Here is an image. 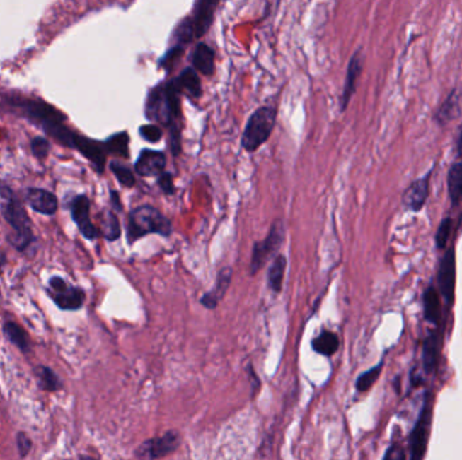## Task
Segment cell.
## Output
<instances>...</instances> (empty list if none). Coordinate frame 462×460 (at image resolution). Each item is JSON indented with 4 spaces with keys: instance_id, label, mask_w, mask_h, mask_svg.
I'll return each instance as SVG.
<instances>
[{
    "instance_id": "484cf974",
    "label": "cell",
    "mask_w": 462,
    "mask_h": 460,
    "mask_svg": "<svg viewBox=\"0 0 462 460\" xmlns=\"http://www.w3.org/2000/svg\"><path fill=\"white\" fill-rule=\"evenodd\" d=\"M120 232H122V228H120V219L115 215V212L114 211H105L103 218H102V234H103V237L110 242H114V240L120 239Z\"/></svg>"
},
{
    "instance_id": "f35d334b",
    "label": "cell",
    "mask_w": 462,
    "mask_h": 460,
    "mask_svg": "<svg viewBox=\"0 0 462 460\" xmlns=\"http://www.w3.org/2000/svg\"><path fill=\"white\" fill-rule=\"evenodd\" d=\"M68 282L65 281L64 278L61 277H52L50 281H49V288L53 290V292H64L67 288H68Z\"/></svg>"
},
{
    "instance_id": "e575fe53",
    "label": "cell",
    "mask_w": 462,
    "mask_h": 460,
    "mask_svg": "<svg viewBox=\"0 0 462 460\" xmlns=\"http://www.w3.org/2000/svg\"><path fill=\"white\" fill-rule=\"evenodd\" d=\"M181 54H183V46L175 45L169 52H166V54L160 61V66H163L165 69H171L176 62V59L181 57Z\"/></svg>"
},
{
    "instance_id": "7bdbcfd3",
    "label": "cell",
    "mask_w": 462,
    "mask_h": 460,
    "mask_svg": "<svg viewBox=\"0 0 462 460\" xmlns=\"http://www.w3.org/2000/svg\"><path fill=\"white\" fill-rule=\"evenodd\" d=\"M461 145H462V133H461Z\"/></svg>"
},
{
    "instance_id": "7a4b0ae2",
    "label": "cell",
    "mask_w": 462,
    "mask_h": 460,
    "mask_svg": "<svg viewBox=\"0 0 462 460\" xmlns=\"http://www.w3.org/2000/svg\"><path fill=\"white\" fill-rule=\"evenodd\" d=\"M180 90L176 78L151 89L148 95L145 114L149 120L166 126H176L180 118Z\"/></svg>"
},
{
    "instance_id": "ba28073f",
    "label": "cell",
    "mask_w": 462,
    "mask_h": 460,
    "mask_svg": "<svg viewBox=\"0 0 462 460\" xmlns=\"http://www.w3.org/2000/svg\"><path fill=\"white\" fill-rule=\"evenodd\" d=\"M222 0H196L195 1L194 14L191 18L195 30V38L203 37L209 31L216 8Z\"/></svg>"
},
{
    "instance_id": "603a6c76",
    "label": "cell",
    "mask_w": 462,
    "mask_h": 460,
    "mask_svg": "<svg viewBox=\"0 0 462 460\" xmlns=\"http://www.w3.org/2000/svg\"><path fill=\"white\" fill-rule=\"evenodd\" d=\"M287 269V258L277 254L268 270V286L272 292L280 293L283 289L284 273Z\"/></svg>"
},
{
    "instance_id": "4dcf8cb0",
    "label": "cell",
    "mask_w": 462,
    "mask_h": 460,
    "mask_svg": "<svg viewBox=\"0 0 462 460\" xmlns=\"http://www.w3.org/2000/svg\"><path fill=\"white\" fill-rule=\"evenodd\" d=\"M383 369V365H379L376 367H373L371 370L365 371L364 374H361L358 377L357 382H356V387L358 391H366L372 387L373 384L377 381V378L380 377V372Z\"/></svg>"
},
{
    "instance_id": "5bb4252c",
    "label": "cell",
    "mask_w": 462,
    "mask_h": 460,
    "mask_svg": "<svg viewBox=\"0 0 462 460\" xmlns=\"http://www.w3.org/2000/svg\"><path fill=\"white\" fill-rule=\"evenodd\" d=\"M429 427H430V413L429 408H425L417 421V427L411 436V458L422 459L426 454L427 440H429Z\"/></svg>"
},
{
    "instance_id": "44dd1931",
    "label": "cell",
    "mask_w": 462,
    "mask_h": 460,
    "mask_svg": "<svg viewBox=\"0 0 462 460\" xmlns=\"http://www.w3.org/2000/svg\"><path fill=\"white\" fill-rule=\"evenodd\" d=\"M311 347L319 355H334L340 348V339L334 332L325 329L316 338H313Z\"/></svg>"
},
{
    "instance_id": "9a60e30c",
    "label": "cell",
    "mask_w": 462,
    "mask_h": 460,
    "mask_svg": "<svg viewBox=\"0 0 462 460\" xmlns=\"http://www.w3.org/2000/svg\"><path fill=\"white\" fill-rule=\"evenodd\" d=\"M231 278H233V270L231 267H224L216 277V282L212 290H209L207 293H204L202 298H200V304L203 307H206L207 309H215L218 307V304L222 301L226 292L229 290V286L231 283Z\"/></svg>"
},
{
    "instance_id": "b9f144b4",
    "label": "cell",
    "mask_w": 462,
    "mask_h": 460,
    "mask_svg": "<svg viewBox=\"0 0 462 460\" xmlns=\"http://www.w3.org/2000/svg\"><path fill=\"white\" fill-rule=\"evenodd\" d=\"M7 264V256L6 254L0 250V270L3 269V266Z\"/></svg>"
},
{
    "instance_id": "30bf717a",
    "label": "cell",
    "mask_w": 462,
    "mask_h": 460,
    "mask_svg": "<svg viewBox=\"0 0 462 460\" xmlns=\"http://www.w3.org/2000/svg\"><path fill=\"white\" fill-rule=\"evenodd\" d=\"M74 148L79 150L93 165V167H95V170L98 173L105 172L107 151H105L103 143H99L96 141H92V139H88V138L81 136V135L77 134L75 139V148Z\"/></svg>"
},
{
    "instance_id": "d590c367",
    "label": "cell",
    "mask_w": 462,
    "mask_h": 460,
    "mask_svg": "<svg viewBox=\"0 0 462 460\" xmlns=\"http://www.w3.org/2000/svg\"><path fill=\"white\" fill-rule=\"evenodd\" d=\"M31 447H33V443H31L30 437L25 432H19L16 435V448H18L21 458H26L29 455Z\"/></svg>"
},
{
    "instance_id": "7402d4cb",
    "label": "cell",
    "mask_w": 462,
    "mask_h": 460,
    "mask_svg": "<svg viewBox=\"0 0 462 460\" xmlns=\"http://www.w3.org/2000/svg\"><path fill=\"white\" fill-rule=\"evenodd\" d=\"M3 332L6 335V338L11 341L14 346H16L23 354L30 353V341H29V335L26 334V331L16 324L14 322H7L3 326Z\"/></svg>"
},
{
    "instance_id": "5b68a950",
    "label": "cell",
    "mask_w": 462,
    "mask_h": 460,
    "mask_svg": "<svg viewBox=\"0 0 462 460\" xmlns=\"http://www.w3.org/2000/svg\"><path fill=\"white\" fill-rule=\"evenodd\" d=\"M285 239V225L283 220H275L270 225L268 235L264 240L255 242L252 252V261H250V274L255 276L269 259L277 255L279 250L283 246Z\"/></svg>"
},
{
    "instance_id": "2e32d148",
    "label": "cell",
    "mask_w": 462,
    "mask_h": 460,
    "mask_svg": "<svg viewBox=\"0 0 462 460\" xmlns=\"http://www.w3.org/2000/svg\"><path fill=\"white\" fill-rule=\"evenodd\" d=\"M362 71V56L357 52L350 59L349 66H347V73H346V81L343 85L342 96H341V110L345 111L347 104L350 102L353 93L356 92V84H357L358 77Z\"/></svg>"
},
{
    "instance_id": "f1b7e54d",
    "label": "cell",
    "mask_w": 462,
    "mask_h": 460,
    "mask_svg": "<svg viewBox=\"0 0 462 460\" xmlns=\"http://www.w3.org/2000/svg\"><path fill=\"white\" fill-rule=\"evenodd\" d=\"M425 314L432 323H437L439 319V297L432 288L425 293Z\"/></svg>"
},
{
    "instance_id": "60d3db41",
    "label": "cell",
    "mask_w": 462,
    "mask_h": 460,
    "mask_svg": "<svg viewBox=\"0 0 462 460\" xmlns=\"http://www.w3.org/2000/svg\"><path fill=\"white\" fill-rule=\"evenodd\" d=\"M111 200H112V207L115 208L117 211H122L123 207L120 204V194L115 192V191H111Z\"/></svg>"
},
{
    "instance_id": "4fadbf2b",
    "label": "cell",
    "mask_w": 462,
    "mask_h": 460,
    "mask_svg": "<svg viewBox=\"0 0 462 460\" xmlns=\"http://www.w3.org/2000/svg\"><path fill=\"white\" fill-rule=\"evenodd\" d=\"M26 201L35 212L47 216L54 215L59 209L57 196L40 188H30L26 193Z\"/></svg>"
},
{
    "instance_id": "ffe728a7",
    "label": "cell",
    "mask_w": 462,
    "mask_h": 460,
    "mask_svg": "<svg viewBox=\"0 0 462 460\" xmlns=\"http://www.w3.org/2000/svg\"><path fill=\"white\" fill-rule=\"evenodd\" d=\"M181 93L188 95L192 99H200L202 96V83L197 71L195 68L184 69L176 78Z\"/></svg>"
},
{
    "instance_id": "3957f363",
    "label": "cell",
    "mask_w": 462,
    "mask_h": 460,
    "mask_svg": "<svg viewBox=\"0 0 462 460\" xmlns=\"http://www.w3.org/2000/svg\"><path fill=\"white\" fill-rule=\"evenodd\" d=\"M127 242L133 244L138 239L150 234L171 237L172 223L157 208L145 204L132 209L127 216Z\"/></svg>"
},
{
    "instance_id": "cb8c5ba5",
    "label": "cell",
    "mask_w": 462,
    "mask_h": 460,
    "mask_svg": "<svg viewBox=\"0 0 462 460\" xmlns=\"http://www.w3.org/2000/svg\"><path fill=\"white\" fill-rule=\"evenodd\" d=\"M34 372H35L40 389H42L45 391H50V393L52 391H59L62 389L64 384H62L60 377L50 367L41 365V366L35 367Z\"/></svg>"
},
{
    "instance_id": "9c48e42d",
    "label": "cell",
    "mask_w": 462,
    "mask_h": 460,
    "mask_svg": "<svg viewBox=\"0 0 462 460\" xmlns=\"http://www.w3.org/2000/svg\"><path fill=\"white\" fill-rule=\"evenodd\" d=\"M166 157L163 151L145 148L141 151L137 163L135 173L142 177H158L165 170Z\"/></svg>"
},
{
    "instance_id": "52a82bcc",
    "label": "cell",
    "mask_w": 462,
    "mask_h": 460,
    "mask_svg": "<svg viewBox=\"0 0 462 460\" xmlns=\"http://www.w3.org/2000/svg\"><path fill=\"white\" fill-rule=\"evenodd\" d=\"M90 209V199L86 194H79L71 201V215L77 228L86 239L93 240L99 237V231L91 222Z\"/></svg>"
},
{
    "instance_id": "277c9868",
    "label": "cell",
    "mask_w": 462,
    "mask_h": 460,
    "mask_svg": "<svg viewBox=\"0 0 462 460\" xmlns=\"http://www.w3.org/2000/svg\"><path fill=\"white\" fill-rule=\"evenodd\" d=\"M276 124V110L273 107H261L258 108L253 115L248 120L245 131L241 138V145L249 153H253L261 148L269 136Z\"/></svg>"
},
{
    "instance_id": "ac0fdd59",
    "label": "cell",
    "mask_w": 462,
    "mask_h": 460,
    "mask_svg": "<svg viewBox=\"0 0 462 460\" xmlns=\"http://www.w3.org/2000/svg\"><path fill=\"white\" fill-rule=\"evenodd\" d=\"M427 197H429V179L420 178L407 188V191L403 196V201L412 211H419L425 206Z\"/></svg>"
},
{
    "instance_id": "74e56055",
    "label": "cell",
    "mask_w": 462,
    "mask_h": 460,
    "mask_svg": "<svg viewBox=\"0 0 462 460\" xmlns=\"http://www.w3.org/2000/svg\"><path fill=\"white\" fill-rule=\"evenodd\" d=\"M450 231H451V220L445 219L444 222L441 223V225L438 228V232H437V244H438L439 249L445 247L449 235H450Z\"/></svg>"
},
{
    "instance_id": "1f68e13d",
    "label": "cell",
    "mask_w": 462,
    "mask_h": 460,
    "mask_svg": "<svg viewBox=\"0 0 462 460\" xmlns=\"http://www.w3.org/2000/svg\"><path fill=\"white\" fill-rule=\"evenodd\" d=\"M458 99H456L453 95H451V98H449V100H447L446 104L441 108V111H439V120L441 122H444V123H446V122H449L450 119L454 118V117H457L458 115V112H460V107H458Z\"/></svg>"
},
{
    "instance_id": "8fae6325",
    "label": "cell",
    "mask_w": 462,
    "mask_h": 460,
    "mask_svg": "<svg viewBox=\"0 0 462 460\" xmlns=\"http://www.w3.org/2000/svg\"><path fill=\"white\" fill-rule=\"evenodd\" d=\"M22 108L29 115V118L33 119L34 122H38L42 127L50 123H62L65 119L57 108L44 102L29 100L26 103H22Z\"/></svg>"
},
{
    "instance_id": "d4e9b609",
    "label": "cell",
    "mask_w": 462,
    "mask_h": 460,
    "mask_svg": "<svg viewBox=\"0 0 462 460\" xmlns=\"http://www.w3.org/2000/svg\"><path fill=\"white\" fill-rule=\"evenodd\" d=\"M129 134L122 131L110 136L103 145L107 154L118 155L120 158H129Z\"/></svg>"
},
{
    "instance_id": "836d02e7",
    "label": "cell",
    "mask_w": 462,
    "mask_h": 460,
    "mask_svg": "<svg viewBox=\"0 0 462 460\" xmlns=\"http://www.w3.org/2000/svg\"><path fill=\"white\" fill-rule=\"evenodd\" d=\"M50 150V143L42 136H35L31 141V151L37 158H45L49 154Z\"/></svg>"
},
{
    "instance_id": "d6a6232c",
    "label": "cell",
    "mask_w": 462,
    "mask_h": 460,
    "mask_svg": "<svg viewBox=\"0 0 462 460\" xmlns=\"http://www.w3.org/2000/svg\"><path fill=\"white\" fill-rule=\"evenodd\" d=\"M141 136L150 143H157L163 139V130L156 124H145L139 129Z\"/></svg>"
},
{
    "instance_id": "83f0119b",
    "label": "cell",
    "mask_w": 462,
    "mask_h": 460,
    "mask_svg": "<svg viewBox=\"0 0 462 460\" xmlns=\"http://www.w3.org/2000/svg\"><path fill=\"white\" fill-rule=\"evenodd\" d=\"M110 169L114 173V176L120 181V185L126 187V188H133L135 185V177L133 170L123 165V163H118V161H112L110 163Z\"/></svg>"
},
{
    "instance_id": "6da1fadb",
    "label": "cell",
    "mask_w": 462,
    "mask_h": 460,
    "mask_svg": "<svg viewBox=\"0 0 462 460\" xmlns=\"http://www.w3.org/2000/svg\"><path fill=\"white\" fill-rule=\"evenodd\" d=\"M0 197L4 200V204H1L3 218L13 228V234L8 237V240L18 252H26L34 243L30 218L8 187H0Z\"/></svg>"
},
{
    "instance_id": "f546056e",
    "label": "cell",
    "mask_w": 462,
    "mask_h": 460,
    "mask_svg": "<svg viewBox=\"0 0 462 460\" xmlns=\"http://www.w3.org/2000/svg\"><path fill=\"white\" fill-rule=\"evenodd\" d=\"M438 351H439L438 338L430 336L423 347V363H425L426 370L432 371L435 367L437 359H438Z\"/></svg>"
},
{
    "instance_id": "8992f818",
    "label": "cell",
    "mask_w": 462,
    "mask_h": 460,
    "mask_svg": "<svg viewBox=\"0 0 462 460\" xmlns=\"http://www.w3.org/2000/svg\"><path fill=\"white\" fill-rule=\"evenodd\" d=\"M181 444V436L178 430H168L160 436L151 437L135 449L137 459H160L173 454Z\"/></svg>"
},
{
    "instance_id": "ab89813d",
    "label": "cell",
    "mask_w": 462,
    "mask_h": 460,
    "mask_svg": "<svg viewBox=\"0 0 462 460\" xmlns=\"http://www.w3.org/2000/svg\"><path fill=\"white\" fill-rule=\"evenodd\" d=\"M404 458H405V455H404V452H403V449L400 447H391V448L388 449L386 456H384V459L392 460L404 459Z\"/></svg>"
},
{
    "instance_id": "7c38bea8",
    "label": "cell",
    "mask_w": 462,
    "mask_h": 460,
    "mask_svg": "<svg viewBox=\"0 0 462 460\" xmlns=\"http://www.w3.org/2000/svg\"><path fill=\"white\" fill-rule=\"evenodd\" d=\"M439 285H441L442 296L445 297L447 302H451L454 297V286H456V255L453 249H450L445 254L441 262Z\"/></svg>"
},
{
    "instance_id": "4316f807",
    "label": "cell",
    "mask_w": 462,
    "mask_h": 460,
    "mask_svg": "<svg viewBox=\"0 0 462 460\" xmlns=\"http://www.w3.org/2000/svg\"><path fill=\"white\" fill-rule=\"evenodd\" d=\"M449 193L454 204L460 203L462 197V163H456L449 172Z\"/></svg>"
},
{
    "instance_id": "ee69618b",
    "label": "cell",
    "mask_w": 462,
    "mask_h": 460,
    "mask_svg": "<svg viewBox=\"0 0 462 460\" xmlns=\"http://www.w3.org/2000/svg\"><path fill=\"white\" fill-rule=\"evenodd\" d=\"M461 200H462V197H461Z\"/></svg>"
},
{
    "instance_id": "d6986e66",
    "label": "cell",
    "mask_w": 462,
    "mask_h": 460,
    "mask_svg": "<svg viewBox=\"0 0 462 460\" xmlns=\"http://www.w3.org/2000/svg\"><path fill=\"white\" fill-rule=\"evenodd\" d=\"M191 61L195 69L203 76L211 77L215 72V53L207 44L196 45Z\"/></svg>"
},
{
    "instance_id": "8d00e7d4",
    "label": "cell",
    "mask_w": 462,
    "mask_h": 460,
    "mask_svg": "<svg viewBox=\"0 0 462 460\" xmlns=\"http://www.w3.org/2000/svg\"><path fill=\"white\" fill-rule=\"evenodd\" d=\"M157 184H158V187L161 188V191H163L165 194H168V196L173 194L175 191H176V189H175V182H173V176H172L171 173H168V172H163V173L158 176Z\"/></svg>"
},
{
    "instance_id": "e0dca14e",
    "label": "cell",
    "mask_w": 462,
    "mask_h": 460,
    "mask_svg": "<svg viewBox=\"0 0 462 460\" xmlns=\"http://www.w3.org/2000/svg\"><path fill=\"white\" fill-rule=\"evenodd\" d=\"M52 298L62 311H77L84 305L86 293L77 286H68L64 292H53Z\"/></svg>"
}]
</instances>
